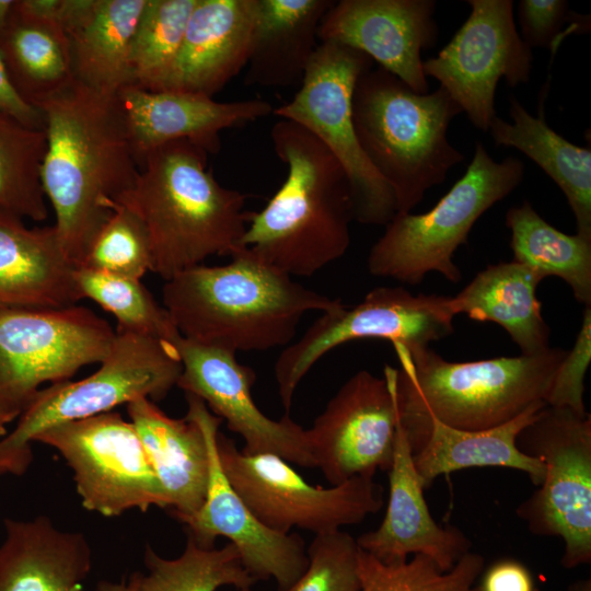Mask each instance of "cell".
Returning <instances> with one entry per match:
<instances>
[{
	"label": "cell",
	"mask_w": 591,
	"mask_h": 591,
	"mask_svg": "<svg viewBox=\"0 0 591 591\" xmlns=\"http://www.w3.org/2000/svg\"><path fill=\"white\" fill-rule=\"evenodd\" d=\"M111 209L80 267L140 280L152 271L148 231L140 218L125 206L113 201Z\"/></svg>",
	"instance_id": "38"
},
{
	"label": "cell",
	"mask_w": 591,
	"mask_h": 591,
	"mask_svg": "<svg viewBox=\"0 0 591 591\" xmlns=\"http://www.w3.org/2000/svg\"><path fill=\"white\" fill-rule=\"evenodd\" d=\"M398 421L410 440L431 418L462 430L503 425L545 403L567 351L453 362L426 348L409 354L393 344Z\"/></svg>",
	"instance_id": "5"
},
{
	"label": "cell",
	"mask_w": 591,
	"mask_h": 591,
	"mask_svg": "<svg viewBox=\"0 0 591 591\" xmlns=\"http://www.w3.org/2000/svg\"><path fill=\"white\" fill-rule=\"evenodd\" d=\"M207 158L185 140L164 144L144 157L131 187L115 200L143 222L152 273L164 281L210 256L231 257L243 248L251 218L246 196L222 186Z\"/></svg>",
	"instance_id": "4"
},
{
	"label": "cell",
	"mask_w": 591,
	"mask_h": 591,
	"mask_svg": "<svg viewBox=\"0 0 591 591\" xmlns=\"http://www.w3.org/2000/svg\"><path fill=\"white\" fill-rule=\"evenodd\" d=\"M544 278L517 263L489 265L455 297L454 313L477 322L500 325L519 346L522 355H538L549 347V327L545 323L536 288Z\"/></svg>",
	"instance_id": "30"
},
{
	"label": "cell",
	"mask_w": 591,
	"mask_h": 591,
	"mask_svg": "<svg viewBox=\"0 0 591 591\" xmlns=\"http://www.w3.org/2000/svg\"><path fill=\"white\" fill-rule=\"evenodd\" d=\"M521 160L496 161L476 142L464 175L427 212L396 213L371 247L367 266L371 275L408 285L428 273L459 282L461 271L453 255L467 240L475 222L513 192L524 177Z\"/></svg>",
	"instance_id": "7"
},
{
	"label": "cell",
	"mask_w": 591,
	"mask_h": 591,
	"mask_svg": "<svg viewBox=\"0 0 591 591\" xmlns=\"http://www.w3.org/2000/svg\"><path fill=\"white\" fill-rule=\"evenodd\" d=\"M567 591H591V579L583 578L568 586Z\"/></svg>",
	"instance_id": "47"
},
{
	"label": "cell",
	"mask_w": 591,
	"mask_h": 591,
	"mask_svg": "<svg viewBox=\"0 0 591 591\" xmlns=\"http://www.w3.org/2000/svg\"><path fill=\"white\" fill-rule=\"evenodd\" d=\"M308 566L286 591H359V546L349 533L316 534L306 548Z\"/></svg>",
	"instance_id": "39"
},
{
	"label": "cell",
	"mask_w": 591,
	"mask_h": 591,
	"mask_svg": "<svg viewBox=\"0 0 591 591\" xmlns=\"http://www.w3.org/2000/svg\"><path fill=\"white\" fill-rule=\"evenodd\" d=\"M548 85L547 82L541 92L537 116L511 97L512 121L496 116L488 131L496 146L521 151L557 184L575 216L576 233L591 239V150L568 141L546 123L544 104Z\"/></svg>",
	"instance_id": "29"
},
{
	"label": "cell",
	"mask_w": 591,
	"mask_h": 591,
	"mask_svg": "<svg viewBox=\"0 0 591 591\" xmlns=\"http://www.w3.org/2000/svg\"><path fill=\"white\" fill-rule=\"evenodd\" d=\"M32 460L31 445L12 447L0 439V476L4 474H23L31 465Z\"/></svg>",
	"instance_id": "44"
},
{
	"label": "cell",
	"mask_w": 591,
	"mask_h": 591,
	"mask_svg": "<svg viewBox=\"0 0 591 591\" xmlns=\"http://www.w3.org/2000/svg\"><path fill=\"white\" fill-rule=\"evenodd\" d=\"M547 404L532 406L517 418L485 430H462L429 419L407 440L424 487L441 475L468 467H507L526 473L540 486L545 475L544 463L521 452L517 447L520 431Z\"/></svg>",
	"instance_id": "26"
},
{
	"label": "cell",
	"mask_w": 591,
	"mask_h": 591,
	"mask_svg": "<svg viewBox=\"0 0 591 591\" xmlns=\"http://www.w3.org/2000/svg\"><path fill=\"white\" fill-rule=\"evenodd\" d=\"M237 591H252L251 588H243V589H237Z\"/></svg>",
	"instance_id": "49"
},
{
	"label": "cell",
	"mask_w": 591,
	"mask_h": 591,
	"mask_svg": "<svg viewBox=\"0 0 591 591\" xmlns=\"http://www.w3.org/2000/svg\"><path fill=\"white\" fill-rule=\"evenodd\" d=\"M217 450L230 484L273 531L333 532L360 523L383 506V488L373 477L356 476L325 488L311 485L277 455L244 453L220 431Z\"/></svg>",
	"instance_id": "12"
},
{
	"label": "cell",
	"mask_w": 591,
	"mask_h": 591,
	"mask_svg": "<svg viewBox=\"0 0 591 591\" xmlns=\"http://www.w3.org/2000/svg\"><path fill=\"white\" fill-rule=\"evenodd\" d=\"M32 442L54 448L73 472L82 506L104 517L151 507L166 509L159 479L142 441L119 413L61 422Z\"/></svg>",
	"instance_id": "14"
},
{
	"label": "cell",
	"mask_w": 591,
	"mask_h": 591,
	"mask_svg": "<svg viewBox=\"0 0 591 591\" xmlns=\"http://www.w3.org/2000/svg\"><path fill=\"white\" fill-rule=\"evenodd\" d=\"M14 4L15 0H0V38L8 27Z\"/></svg>",
	"instance_id": "45"
},
{
	"label": "cell",
	"mask_w": 591,
	"mask_h": 591,
	"mask_svg": "<svg viewBox=\"0 0 591 591\" xmlns=\"http://www.w3.org/2000/svg\"><path fill=\"white\" fill-rule=\"evenodd\" d=\"M0 53L14 86L34 106L76 80L65 30L19 14L14 8L0 38Z\"/></svg>",
	"instance_id": "31"
},
{
	"label": "cell",
	"mask_w": 591,
	"mask_h": 591,
	"mask_svg": "<svg viewBox=\"0 0 591 591\" xmlns=\"http://www.w3.org/2000/svg\"><path fill=\"white\" fill-rule=\"evenodd\" d=\"M45 129L24 125L0 112V208L44 221L48 216L42 184Z\"/></svg>",
	"instance_id": "34"
},
{
	"label": "cell",
	"mask_w": 591,
	"mask_h": 591,
	"mask_svg": "<svg viewBox=\"0 0 591 591\" xmlns=\"http://www.w3.org/2000/svg\"><path fill=\"white\" fill-rule=\"evenodd\" d=\"M387 473L390 487L385 515L378 529L356 540L359 548L384 564L405 561L409 555H422L440 570H450L471 552L472 541L460 529L441 526L432 518L398 419Z\"/></svg>",
	"instance_id": "21"
},
{
	"label": "cell",
	"mask_w": 591,
	"mask_h": 591,
	"mask_svg": "<svg viewBox=\"0 0 591 591\" xmlns=\"http://www.w3.org/2000/svg\"><path fill=\"white\" fill-rule=\"evenodd\" d=\"M76 269L54 225L30 229L0 208V308L76 305Z\"/></svg>",
	"instance_id": "23"
},
{
	"label": "cell",
	"mask_w": 591,
	"mask_h": 591,
	"mask_svg": "<svg viewBox=\"0 0 591 591\" xmlns=\"http://www.w3.org/2000/svg\"><path fill=\"white\" fill-rule=\"evenodd\" d=\"M351 112L359 144L391 188L396 213L410 212L465 160L448 139L462 109L441 86L420 94L385 69L371 67L355 84Z\"/></svg>",
	"instance_id": "6"
},
{
	"label": "cell",
	"mask_w": 591,
	"mask_h": 591,
	"mask_svg": "<svg viewBox=\"0 0 591 591\" xmlns=\"http://www.w3.org/2000/svg\"><path fill=\"white\" fill-rule=\"evenodd\" d=\"M35 106L47 139L44 193L63 251L78 268L113 201L134 184L138 163L115 95L74 80Z\"/></svg>",
	"instance_id": "1"
},
{
	"label": "cell",
	"mask_w": 591,
	"mask_h": 591,
	"mask_svg": "<svg viewBox=\"0 0 591 591\" xmlns=\"http://www.w3.org/2000/svg\"><path fill=\"white\" fill-rule=\"evenodd\" d=\"M115 332L111 349L94 373L40 390L1 440L12 447L31 445L37 433L51 426L108 413L141 397L164 398L182 373L176 343Z\"/></svg>",
	"instance_id": "13"
},
{
	"label": "cell",
	"mask_w": 591,
	"mask_h": 591,
	"mask_svg": "<svg viewBox=\"0 0 591 591\" xmlns=\"http://www.w3.org/2000/svg\"><path fill=\"white\" fill-rule=\"evenodd\" d=\"M154 473L166 509L183 523L202 506L209 478V451L205 433L189 415L172 418L153 401L141 397L127 404Z\"/></svg>",
	"instance_id": "24"
},
{
	"label": "cell",
	"mask_w": 591,
	"mask_h": 591,
	"mask_svg": "<svg viewBox=\"0 0 591 591\" xmlns=\"http://www.w3.org/2000/svg\"><path fill=\"white\" fill-rule=\"evenodd\" d=\"M270 139L287 175L266 206L251 212L242 247L291 277H310L350 245V183L333 153L302 126L279 118Z\"/></svg>",
	"instance_id": "3"
},
{
	"label": "cell",
	"mask_w": 591,
	"mask_h": 591,
	"mask_svg": "<svg viewBox=\"0 0 591 591\" xmlns=\"http://www.w3.org/2000/svg\"><path fill=\"white\" fill-rule=\"evenodd\" d=\"M372 66L359 50L320 43L294 96L273 113L305 128L341 164L351 187L355 220L385 227L396 215L395 199L362 151L351 112L355 84Z\"/></svg>",
	"instance_id": "9"
},
{
	"label": "cell",
	"mask_w": 591,
	"mask_h": 591,
	"mask_svg": "<svg viewBox=\"0 0 591 591\" xmlns=\"http://www.w3.org/2000/svg\"><path fill=\"white\" fill-rule=\"evenodd\" d=\"M471 12L437 56L424 61L479 130L488 131L500 79L514 88L530 81L533 55L517 31L512 0H468Z\"/></svg>",
	"instance_id": "15"
},
{
	"label": "cell",
	"mask_w": 591,
	"mask_h": 591,
	"mask_svg": "<svg viewBox=\"0 0 591 591\" xmlns=\"http://www.w3.org/2000/svg\"><path fill=\"white\" fill-rule=\"evenodd\" d=\"M187 415L201 427L209 451V478L201 508L182 524L187 536L202 547L225 537L237 549L247 572L258 580L275 579L288 590L308 566L306 547L298 534H282L264 525L225 476L217 450L222 420L197 396L185 393Z\"/></svg>",
	"instance_id": "17"
},
{
	"label": "cell",
	"mask_w": 591,
	"mask_h": 591,
	"mask_svg": "<svg viewBox=\"0 0 591 591\" xmlns=\"http://www.w3.org/2000/svg\"><path fill=\"white\" fill-rule=\"evenodd\" d=\"M181 337L236 354L291 344L302 317L343 302L305 288L246 248L224 265H197L162 288Z\"/></svg>",
	"instance_id": "2"
},
{
	"label": "cell",
	"mask_w": 591,
	"mask_h": 591,
	"mask_svg": "<svg viewBox=\"0 0 591 591\" xmlns=\"http://www.w3.org/2000/svg\"><path fill=\"white\" fill-rule=\"evenodd\" d=\"M257 0H197L165 90L213 97L251 53Z\"/></svg>",
	"instance_id": "22"
},
{
	"label": "cell",
	"mask_w": 591,
	"mask_h": 591,
	"mask_svg": "<svg viewBox=\"0 0 591 591\" xmlns=\"http://www.w3.org/2000/svg\"><path fill=\"white\" fill-rule=\"evenodd\" d=\"M15 418L13 416L0 409V437L1 438L8 433L7 426Z\"/></svg>",
	"instance_id": "48"
},
{
	"label": "cell",
	"mask_w": 591,
	"mask_h": 591,
	"mask_svg": "<svg viewBox=\"0 0 591 591\" xmlns=\"http://www.w3.org/2000/svg\"><path fill=\"white\" fill-rule=\"evenodd\" d=\"M333 0H257L245 83L300 85L320 45L321 22Z\"/></svg>",
	"instance_id": "28"
},
{
	"label": "cell",
	"mask_w": 591,
	"mask_h": 591,
	"mask_svg": "<svg viewBox=\"0 0 591 591\" xmlns=\"http://www.w3.org/2000/svg\"><path fill=\"white\" fill-rule=\"evenodd\" d=\"M484 568V557L472 551L442 571L422 555L384 564L359 548V591H479L475 583Z\"/></svg>",
	"instance_id": "37"
},
{
	"label": "cell",
	"mask_w": 591,
	"mask_h": 591,
	"mask_svg": "<svg viewBox=\"0 0 591 591\" xmlns=\"http://www.w3.org/2000/svg\"><path fill=\"white\" fill-rule=\"evenodd\" d=\"M396 376L391 366L384 367L383 378L358 371L306 429L315 467L332 486L391 468L398 419Z\"/></svg>",
	"instance_id": "16"
},
{
	"label": "cell",
	"mask_w": 591,
	"mask_h": 591,
	"mask_svg": "<svg viewBox=\"0 0 591 591\" xmlns=\"http://www.w3.org/2000/svg\"><path fill=\"white\" fill-rule=\"evenodd\" d=\"M74 278L81 299H90L114 315L116 331L172 343L181 337L165 308L139 279L84 267L76 269Z\"/></svg>",
	"instance_id": "36"
},
{
	"label": "cell",
	"mask_w": 591,
	"mask_h": 591,
	"mask_svg": "<svg viewBox=\"0 0 591 591\" xmlns=\"http://www.w3.org/2000/svg\"><path fill=\"white\" fill-rule=\"evenodd\" d=\"M451 297L413 294L403 287H379L356 305L341 303L321 315L275 363L278 394L289 412L296 391L308 372L327 352L359 339H385L409 354L429 348L453 333Z\"/></svg>",
	"instance_id": "11"
},
{
	"label": "cell",
	"mask_w": 591,
	"mask_h": 591,
	"mask_svg": "<svg viewBox=\"0 0 591 591\" xmlns=\"http://www.w3.org/2000/svg\"><path fill=\"white\" fill-rule=\"evenodd\" d=\"M524 454L541 460L538 489L521 502L517 517L534 535L564 541L560 564L591 563V416L546 405L517 438Z\"/></svg>",
	"instance_id": "8"
},
{
	"label": "cell",
	"mask_w": 591,
	"mask_h": 591,
	"mask_svg": "<svg viewBox=\"0 0 591 591\" xmlns=\"http://www.w3.org/2000/svg\"><path fill=\"white\" fill-rule=\"evenodd\" d=\"M0 591H85L92 549L81 532L57 528L47 515L4 520Z\"/></svg>",
	"instance_id": "25"
},
{
	"label": "cell",
	"mask_w": 591,
	"mask_h": 591,
	"mask_svg": "<svg viewBox=\"0 0 591 591\" xmlns=\"http://www.w3.org/2000/svg\"><path fill=\"white\" fill-rule=\"evenodd\" d=\"M0 112L8 114L26 126L44 129V115L27 102L14 86L0 53Z\"/></svg>",
	"instance_id": "43"
},
{
	"label": "cell",
	"mask_w": 591,
	"mask_h": 591,
	"mask_svg": "<svg viewBox=\"0 0 591 591\" xmlns=\"http://www.w3.org/2000/svg\"><path fill=\"white\" fill-rule=\"evenodd\" d=\"M116 332L81 305L61 309L0 308V409L15 419L39 386L70 380L100 363Z\"/></svg>",
	"instance_id": "10"
},
{
	"label": "cell",
	"mask_w": 591,
	"mask_h": 591,
	"mask_svg": "<svg viewBox=\"0 0 591 591\" xmlns=\"http://www.w3.org/2000/svg\"><path fill=\"white\" fill-rule=\"evenodd\" d=\"M591 361V306H586L573 347L566 352L555 374L546 404L587 414L584 376Z\"/></svg>",
	"instance_id": "40"
},
{
	"label": "cell",
	"mask_w": 591,
	"mask_h": 591,
	"mask_svg": "<svg viewBox=\"0 0 591 591\" xmlns=\"http://www.w3.org/2000/svg\"><path fill=\"white\" fill-rule=\"evenodd\" d=\"M182 362L177 385L199 397L210 412L244 440L247 454H274L301 467H315L306 429L288 415L267 417L256 405V375L236 354L183 337L176 341Z\"/></svg>",
	"instance_id": "18"
},
{
	"label": "cell",
	"mask_w": 591,
	"mask_h": 591,
	"mask_svg": "<svg viewBox=\"0 0 591 591\" xmlns=\"http://www.w3.org/2000/svg\"><path fill=\"white\" fill-rule=\"evenodd\" d=\"M146 3L74 0L65 32L77 81L111 95L131 84V46Z\"/></svg>",
	"instance_id": "27"
},
{
	"label": "cell",
	"mask_w": 591,
	"mask_h": 591,
	"mask_svg": "<svg viewBox=\"0 0 591 591\" xmlns=\"http://www.w3.org/2000/svg\"><path fill=\"white\" fill-rule=\"evenodd\" d=\"M569 5L565 0H521L518 19L522 40L532 48H551L553 51L567 33L561 31L569 20Z\"/></svg>",
	"instance_id": "41"
},
{
	"label": "cell",
	"mask_w": 591,
	"mask_h": 591,
	"mask_svg": "<svg viewBox=\"0 0 591 591\" xmlns=\"http://www.w3.org/2000/svg\"><path fill=\"white\" fill-rule=\"evenodd\" d=\"M196 1L147 0L131 46V84L166 89Z\"/></svg>",
	"instance_id": "35"
},
{
	"label": "cell",
	"mask_w": 591,
	"mask_h": 591,
	"mask_svg": "<svg viewBox=\"0 0 591 591\" xmlns=\"http://www.w3.org/2000/svg\"><path fill=\"white\" fill-rule=\"evenodd\" d=\"M479 578V591H536L530 569L514 558L494 561Z\"/></svg>",
	"instance_id": "42"
},
{
	"label": "cell",
	"mask_w": 591,
	"mask_h": 591,
	"mask_svg": "<svg viewBox=\"0 0 591 591\" xmlns=\"http://www.w3.org/2000/svg\"><path fill=\"white\" fill-rule=\"evenodd\" d=\"M96 591H134V587L129 578L119 582L100 581Z\"/></svg>",
	"instance_id": "46"
},
{
	"label": "cell",
	"mask_w": 591,
	"mask_h": 591,
	"mask_svg": "<svg viewBox=\"0 0 591 591\" xmlns=\"http://www.w3.org/2000/svg\"><path fill=\"white\" fill-rule=\"evenodd\" d=\"M143 561L148 572L129 577L134 591H217L223 586L252 588L257 582L231 543L221 548L202 547L187 536L177 558H164L147 545Z\"/></svg>",
	"instance_id": "33"
},
{
	"label": "cell",
	"mask_w": 591,
	"mask_h": 591,
	"mask_svg": "<svg viewBox=\"0 0 591 591\" xmlns=\"http://www.w3.org/2000/svg\"><path fill=\"white\" fill-rule=\"evenodd\" d=\"M433 0H340L324 15L320 43H337L367 55L413 91L425 94L424 50L432 48L439 28Z\"/></svg>",
	"instance_id": "19"
},
{
	"label": "cell",
	"mask_w": 591,
	"mask_h": 591,
	"mask_svg": "<svg viewBox=\"0 0 591 591\" xmlns=\"http://www.w3.org/2000/svg\"><path fill=\"white\" fill-rule=\"evenodd\" d=\"M506 225L514 262L563 279L579 303L591 306V239L557 230L528 200L507 211Z\"/></svg>",
	"instance_id": "32"
},
{
	"label": "cell",
	"mask_w": 591,
	"mask_h": 591,
	"mask_svg": "<svg viewBox=\"0 0 591 591\" xmlns=\"http://www.w3.org/2000/svg\"><path fill=\"white\" fill-rule=\"evenodd\" d=\"M129 141L139 164L151 151L188 141L208 154L220 149V134L274 112L260 99L218 102L213 97L175 90L150 91L134 84L116 94Z\"/></svg>",
	"instance_id": "20"
}]
</instances>
